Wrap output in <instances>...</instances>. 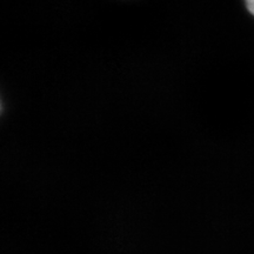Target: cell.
Wrapping results in <instances>:
<instances>
[{
    "instance_id": "1",
    "label": "cell",
    "mask_w": 254,
    "mask_h": 254,
    "mask_svg": "<svg viewBox=\"0 0 254 254\" xmlns=\"http://www.w3.org/2000/svg\"><path fill=\"white\" fill-rule=\"evenodd\" d=\"M246 6H247V8H249V11L251 12V13L254 14V0H250V1H247Z\"/></svg>"
}]
</instances>
